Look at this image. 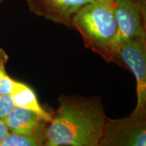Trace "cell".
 <instances>
[{"mask_svg": "<svg viewBox=\"0 0 146 146\" xmlns=\"http://www.w3.org/2000/svg\"><path fill=\"white\" fill-rule=\"evenodd\" d=\"M100 99L62 95L45 129L46 142L69 146H98L107 120Z\"/></svg>", "mask_w": 146, "mask_h": 146, "instance_id": "6da1fadb", "label": "cell"}, {"mask_svg": "<svg viewBox=\"0 0 146 146\" xmlns=\"http://www.w3.org/2000/svg\"><path fill=\"white\" fill-rule=\"evenodd\" d=\"M72 28L81 34L87 48L114 62L120 41L113 0H94L84 5L73 16Z\"/></svg>", "mask_w": 146, "mask_h": 146, "instance_id": "7a4b0ae2", "label": "cell"}, {"mask_svg": "<svg viewBox=\"0 0 146 146\" xmlns=\"http://www.w3.org/2000/svg\"><path fill=\"white\" fill-rule=\"evenodd\" d=\"M114 62L130 70L136 79L137 104L131 114L146 117V38H133L123 42Z\"/></svg>", "mask_w": 146, "mask_h": 146, "instance_id": "3957f363", "label": "cell"}, {"mask_svg": "<svg viewBox=\"0 0 146 146\" xmlns=\"http://www.w3.org/2000/svg\"><path fill=\"white\" fill-rule=\"evenodd\" d=\"M98 146H146V117L107 118Z\"/></svg>", "mask_w": 146, "mask_h": 146, "instance_id": "277c9868", "label": "cell"}, {"mask_svg": "<svg viewBox=\"0 0 146 146\" xmlns=\"http://www.w3.org/2000/svg\"><path fill=\"white\" fill-rule=\"evenodd\" d=\"M120 45L133 38H146V7L135 0H113Z\"/></svg>", "mask_w": 146, "mask_h": 146, "instance_id": "5b68a950", "label": "cell"}, {"mask_svg": "<svg viewBox=\"0 0 146 146\" xmlns=\"http://www.w3.org/2000/svg\"><path fill=\"white\" fill-rule=\"evenodd\" d=\"M94 0H26L35 15L72 28V19L85 5Z\"/></svg>", "mask_w": 146, "mask_h": 146, "instance_id": "8992f818", "label": "cell"}, {"mask_svg": "<svg viewBox=\"0 0 146 146\" xmlns=\"http://www.w3.org/2000/svg\"><path fill=\"white\" fill-rule=\"evenodd\" d=\"M3 121L10 133L45 139V122L29 110L15 106Z\"/></svg>", "mask_w": 146, "mask_h": 146, "instance_id": "52a82bcc", "label": "cell"}, {"mask_svg": "<svg viewBox=\"0 0 146 146\" xmlns=\"http://www.w3.org/2000/svg\"><path fill=\"white\" fill-rule=\"evenodd\" d=\"M10 96L15 106L29 110L36 113L45 123L52 121V114L41 106L35 92L28 85L14 80Z\"/></svg>", "mask_w": 146, "mask_h": 146, "instance_id": "ba28073f", "label": "cell"}, {"mask_svg": "<svg viewBox=\"0 0 146 146\" xmlns=\"http://www.w3.org/2000/svg\"><path fill=\"white\" fill-rule=\"evenodd\" d=\"M45 141V138L39 137L20 135L10 133L0 141V146H42Z\"/></svg>", "mask_w": 146, "mask_h": 146, "instance_id": "9c48e42d", "label": "cell"}, {"mask_svg": "<svg viewBox=\"0 0 146 146\" xmlns=\"http://www.w3.org/2000/svg\"><path fill=\"white\" fill-rule=\"evenodd\" d=\"M9 56L3 48H0V94L10 95L14 79L12 78L6 72L5 66Z\"/></svg>", "mask_w": 146, "mask_h": 146, "instance_id": "30bf717a", "label": "cell"}, {"mask_svg": "<svg viewBox=\"0 0 146 146\" xmlns=\"http://www.w3.org/2000/svg\"><path fill=\"white\" fill-rule=\"evenodd\" d=\"M15 107L10 95L0 94V119L4 120Z\"/></svg>", "mask_w": 146, "mask_h": 146, "instance_id": "8fae6325", "label": "cell"}, {"mask_svg": "<svg viewBox=\"0 0 146 146\" xmlns=\"http://www.w3.org/2000/svg\"><path fill=\"white\" fill-rule=\"evenodd\" d=\"M9 133L10 132L5 122L3 120L0 119V141L8 135Z\"/></svg>", "mask_w": 146, "mask_h": 146, "instance_id": "7c38bea8", "label": "cell"}, {"mask_svg": "<svg viewBox=\"0 0 146 146\" xmlns=\"http://www.w3.org/2000/svg\"><path fill=\"white\" fill-rule=\"evenodd\" d=\"M42 146H69L66 145H56V144H52L50 143H47V142L45 141V143L43 144Z\"/></svg>", "mask_w": 146, "mask_h": 146, "instance_id": "4fadbf2b", "label": "cell"}, {"mask_svg": "<svg viewBox=\"0 0 146 146\" xmlns=\"http://www.w3.org/2000/svg\"><path fill=\"white\" fill-rule=\"evenodd\" d=\"M136 1H137L138 3H139L140 4H141L143 6L146 7V0H135Z\"/></svg>", "mask_w": 146, "mask_h": 146, "instance_id": "5bb4252c", "label": "cell"}, {"mask_svg": "<svg viewBox=\"0 0 146 146\" xmlns=\"http://www.w3.org/2000/svg\"><path fill=\"white\" fill-rule=\"evenodd\" d=\"M3 0H0V4H1V3L3 2Z\"/></svg>", "mask_w": 146, "mask_h": 146, "instance_id": "9a60e30c", "label": "cell"}]
</instances>
